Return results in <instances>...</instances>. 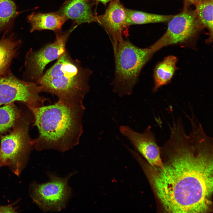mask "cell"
I'll list each match as a JSON object with an SVG mask.
<instances>
[{"mask_svg":"<svg viewBox=\"0 0 213 213\" xmlns=\"http://www.w3.org/2000/svg\"><path fill=\"white\" fill-rule=\"evenodd\" d=\"M149 126L144 132H136L130 127L122 125L119 128L121 133L127 138L136 150L150 165L162 168L164 165L161 157V148L157 144L154 133Z\"/></svg>","mask_w":213,"mask_h":213,"instance_id":"30bf717a","label":"cell"},{"mask_svg":"<svg viewBox=\"0 0 213 213\" xmlns=\"http://www.w3.org/2000/svg\"><path fill=\"white\" fill-rule=\"evenodd\" d=\"M28 120L20 119L8 134L1 135L0 165L19 176L25 168L34 147L28 134Z\"/></svg>","mask_w":213,"mask_h":213,"instance_id":"5b68a950","label":"cell"},{"mask_svg":"<svg viewBox=\"0 0 213 213\" xmlns=\"http://www.w3.org/2000/svg\"><path fill=\"white\" fill-rule=\"evenodd\" d=\"M15 204L5 206L0 205V213H16L17 208L16 207L14 206Z\"/></svg>","mask_w":213,"mask_h":213,"instance_id":"ffe728a7","label":"cell"},{"mask_svg":"<svg viewBox=\"0 0 213 213\" xmlns=\"http://www.w3.org/2000/svg\"><path fill=\"white\" fill-rule=\"evenodd\" d=\"M70 33H57L56 40L54 42L37 51L32 50L29 51L26 58V73L31 79L37 81L43 75L46 65L66 52L65 45Z\"/></svg>","mask_w":213,"mask_h":213,"instance_id":"9c48e42d","label":"cell"},{"mask_svg":"<svg viewBox=\"0 0 213 213\" xmlns=\"http://www.w3.org/2000/svg\"><path fill=\"white\" fill-rule=\"evenodd\" d=\"M96 1L101 2V3L103 4L104 5H106V4L109 2H110L112 0H93Z\"/></svg>","mask_w":213,"mask_h":213,"instance_id":"7402d4cb","label":"cell"},{"mask_svg":"<svg viewBox=\"0 0 213 213\" xmlns=\"http://www.w3.org/2000/svg\"><path fill=\"white\" fill-rule=\"evenodd\" d=\"M92 71L83 68L65 52L37 80L42 92L56 96L58 101L83 103L89 90V79Z\"/></svg>","mask_w":213,"mask_h":213,"instance_id":"3957f363","label":"cell"},{"mask_svg":"<svg viewBox=\"0 0 213 213\" xmlns=\"http://www.w3.org/2000/svg\"><path fill=\"white\" fill-rule=\"evenodd\" d=\"M61 14L78 25L97 22L88 0H67L60 10Z\"/></svg>","mask_w":213,"mask_h":213,"instance_id":"7c38bea8","label":"cell"},{"mask_svg":"<svg viewBox=\"0 0 213 213\" xmlns=\"http://www.w3.org/2000/svg\"><path fill=\"white\" fill-rule=\"evenodd\" d=\"M75 172L64 178L48 173L49 181L30 183L29 194L33 201L43 212H59L64 208L72 195L69 180Z\"/></svg>","mask_w":213,"mask_h":213,"instance_id":"52a82bcc","label":"cell"},{"mask_svg":"<svg viewBox=\"0 0 213 213\" xmlns=\"http://www.w3.org/2000/svg\"><path fill=\"white\" fill-rule=\"evenodd\" d=\"M182 11L173 15L168 21L167 29L163 35L151 45L156 52L165 46L179 45L194 47L199 33L204 28L194 10L184 3Z\"/></svg>","mask_w":213,"mask_h":213,"instance_id":"8992f818","label":"cell"},{"mask_svg":"<svg viewBox=\"0 0 213 213\" xmlns=\"http://www.w3.org/2000/svg\"><path fill=\"white\" fill-rule=\"evenodd\" d=\"M170 129V138L161 148L167 159L163 168L146 161L140 165L166 212H208L212 204L213 139L199 127L189 135L181 124Z\"/></svg>","mask_w":213,"mask_h":213,"instance_id":"6da1fadb","label":"cell"},{"mask_svg":"<svg viewBox=\"0 0 213 213\" xmlns=\"http://www.w3.org/2000/svg\"><path fill=\"white\" fill-rule=\"evenodd\" d=\"M128 27L133 25L168 22L173 15H164L147 13L126 8Z\"/></svg>","mask_w":213,"mask_h":213,"instance_id":"e0dca14e","label":"cell"},{"mask_svg":"<svg viewBox=\"0 0 213 213\" xmlns=\"http://www.w3.org/2000/svg\"><path fill=\"white\" fill-rule=\"evenodd\" d=\"M20 117V111L13 103L0 107V134L14 127Z\"/></svg>","mask_w":213,"mask_h":213,"instance_id":"d6986e66","label":"cell"},{"mask_svg":"<svg viewBox=\"0 0 213 213\" xmlns=\"http://www.w3.org/2000/svg\"><path fill=\"white\" fill-rule=\"evenodd\" d=\"M19 14L15 2L12 0H0V33L9 30Z\"/></svg>","mask_w":213,"mask_h":213,"instance_id":"ac0fdd59","label":"cell"},{"mask_svg":"<svg viewBox=\"0 0 213 213\" xmlns=\"http://www.w3.org/2000/svg\"><path fill=\"white\" fill-rule=\"evenodd\" d=\"M177 62L176 57L169 55L156 64L154 71L153 92L170 82L177 69Z\"/></svg>","mask_w":213,"mask_h":213,"instance_id":"9a60e30c","label":"cell"},{"mask_svg":"<svg viewBox=\"0 0 213 213\" xmlns=\"http://www.w3.org/2000/svg\"><path fill=\"white\" fill-rule=\"evenodd\" d=\"M155 52L151 46L141 48L123 39L114 51V76L113 91L120 96L131 94L140 72Z\"/></svg>","mask_w":213,"mask_h":213,"instance_id":"277c9868","label":"cell"},{"mask_svg":"<svg viewBox=\"0 0 213 213\" xmlns=\"http://www.w3.org/2000/svg\"><path fill=\"white\" fill-rule=\"evenodd\" d=\"M126 8L120 0H112L104 13L97 16V22L104 28L112 43L113 50L124 39L123 30L128 26L126 24Z\"/></svg>","mask_w":213,"mask_h":213,"instance_id":"8fae6325","label":"cell"},{"mask_svg":"<svg viewBox=\"0 0 213 213\" xmlns=\"http://www.w3.org/2000/svg\"><path fill=\"white\" fill-rule=\"evenodd\" d=\"M195 6L199 21L203 28L209 31V37L206 42L210 44L213 40V0H199Z\"/></svg>","mask_w":213,"mask_h":213,"instance_id":"2e32d148","label":"cell"},{"mask_svg":"<svg viewBox=\"0 0 213 213\" xmlns=\"http://www.w3.org/2000/svg\"><path fill=\"white\" fill-rule=\"evenodd\" d=\"M1 167V166H0V168Z\"/></svg>","mask_w":213,"mask_h":213,"instance_id":"603a6c76","label":"cell"},{"mask_svg":"<svg viewBox=\"0 0 213 213\" xmlns=\"http://www.w3.org/2000/svg\"><path fill=\"white\" fill-rule=\"evenodd\" d=\"M32 113L38 137L33 140L38 151L53 149L64 152L78 144L83 133V103L58 101L54 104L28 106Z\"/></svg>","mask_w":213,"mask_h":213,"instance_id":"7a4b0ae2","label":"cell"},{"mask_svg":"<svg viewBox=\"0 0 213 213\" xmlns=\"http://www.w3.org/2000/svg\"><path fill=\"white\" fill-rule=\"evenodd\" d=\"M9 31L4 32L0 39V78L9 73L10 65L21 44V40Z\"/></svg>","mask_w":213,"mask_h":213,"instance_id":"4fadbf2b","label":"cell"},{"mask_svg":"<svg viewBox=\"0 0 213 213\" xmlns=\"http://www.w3.org/2000/svg\"><path fill=\"white\" fill-rule=\"evenodd\" d=\"M66 19L62 15L55 13L33 12L27 17L28 21L31 24V32L35 30H49L59 33Z\"/></svg>","mask_w":213,"mask_h":213,"instance_id":"5bb4252c","label":"cell"},{"mask_svg":"<svg viewBox=\"0 0 213 213\" xmlns=\"http://www.w3.org/2000/svg\"><path fill=\"white\" fill-rule=\"evenodd\" d=\"M199 0H184V3L188 4L195 5Z\"/></svg>","mask_w":213,"mask_h":213,"instance_id":"44dd1931","label":"cell"},{"mask_svg":"<svg viewBox=\"0 0 213 213\" xmlns=\"http://www.w3.org/2000/svg\"><path fill=\"white\" fill-rule=\"evenodd\" d=\"M0 78V106L19 101L28 107L42 106L49 99L41 96V86L21 80L11 74Z\"/></svg>","mask_w":213,"mask_h":213,"instance_id":"ba28073f","label":"cell"}]
</instances>
